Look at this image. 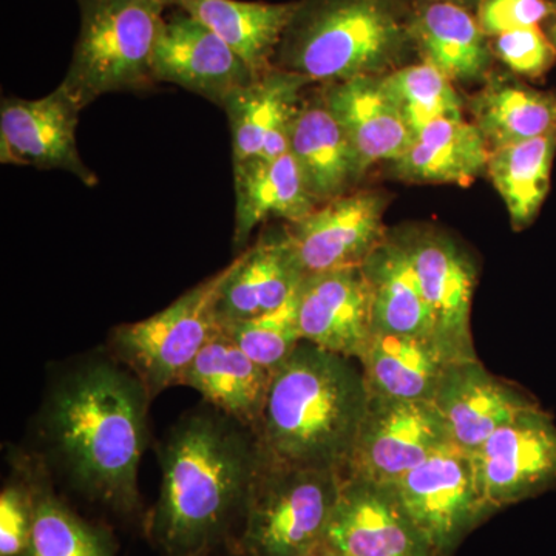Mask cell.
<instances>
[{
	"instance_id": "obj_32",
	"label": "cell",
	"mask_w": 556,
	"mask_h": 556,
	"mask_svg": "<svg viewBox=\"0 0 556 556\" xmlns=\"http://www.w3.org/2000/svg\"><path fill=\"white\" fill-rule=\"evenodd\" d=\"M380 79L413 134L433 121L463 118V102L453 80L428 62L399 67Z\"/></svg>"
},
{
	"instance_id": "obj_15",
	"label": "cell",
	"mask_w": 556,
	"mask_h": 556,
	"mask_svg": "<svg viewBox=\"0 0 556 556\" xmlns=\"http://www.w3.org/2000/svg\"><path fill=\"white\" fill-rule=\"evenodd\" d=\"M434 324V339L452 362L477 358L471 338V300L477 268L448 237L419 233L402 239Z\"/></svg>"
},
{
	"instance_id": "obj_5",
	"label": "cell",
	"mask_w": 556,
	"mask_h": 556,
	"mask_svg": "<svg viewBox=\"0 0 556 556\" xmlns=\"http://www.w3.org/2000/svg\"><path fill=\"white\" fill-rule=\"evenodd\" d=\"M79 36L61 86L86 109L105 93L155 86L164 11L146 0H78Z\"/></svg>"
},
{
	"instance_id": "obj_10",
	"label": "cell",
	"mask_w": 556,
	"mask_h": 556,
	"mask_svg": "<svg viewBox=\"0 0 556 556\" xmlns=\"http://www.w3.org/2000/svg\"><path fill=\"white\" fill-rule=\"evenodd\" d=\"M478 482L493 511L556 486V426L538 407L526 409L471 453Z\"/></svg>"
},
{
	"instance_id": "obj_27",
	"label": "cell",
	"mask_w": 556,
	"mask_h": 556,
	"mask_svg": "<svg viewBox=\"0 0 556 556\" xmlns=\"http://www.w3.org/2000/svg\"><path fill=\"white\" fill-rule=\"evenodd\" d=\"M490 149L477 124L444 118L427 124L394 161L399 178L413 182L467 186L489 164Z\"/></svg>"
},
{
	"instance_id": "obj_23",
	"label": "cell",
	"mask_w": 556,
	"mask_h": 556,
	"mask_svg": "<svg viewBox=\"0 0 556 556\" xmlns=\"http://www.w3.org/2000/svg\"><path fill=\"white\" fill-rule=\"evenodd\" d=\"M233 182L236 249L247 244L260 223L268 218L295 223L317 207L298 161L289 152L274 160L251 159L233 163Z\"/></svg>"
},
{
	"instance_id": "obj_11",
	"label": "cell",
	"mask_w": 556,
	"mask_h": 556,
	"mask_svg": "<svg viewBox=\"0 0 556 556\" xmlns=\"http://www.w3.org/2000/svg\"><path fill=\"white\" fill-rule=\"evenodd\" d=\"M83 108L60 86L39 100L5 98L0 108V161L40 170H64L87 188L97 175L84 164L76 144Z\"/></svg>"
},
{
	"instance_id": "obj_12",
	"label": "cell",
	"mask_w": 556,
	"mask_h": 556,
	"mask_svg": "<svg viewBox=\"0 0 556 556\" xmlns=\"http://www.w3.org/2000/svg\"><path fill=\"white\" fill-rule=\"evenodd\" d=\"M339 556H434L393 484L343 478L324 540Z\"/></svg>"
},
{
	"instance_id": "obj_8",
	"label": "cell",
	"mask_w": 556,
	"mask_h": 556,
	"mask_svg": "<svg viewBox=\"0 0 556 556\" xmlns=\"http://www.w3.org/2000/svg\"><path fill=\"white\" fill-rule=\"evenodd\" d=\"M413 525L434 556H453L495 511L479 486L473 455L450 445L394 482Z\"/></svg>"
},
{
	"instance_id": "obj_38",
	"label": "cell",
	"mask_w": 556,
	"mask_h": 556,
	"mask_svg": "<svg viewBox=\"0 0 556 556\" xmlns=\"http://www.w3.org/2000/svg\"><path fill=\"white\" fill-rule=\"evenodd\" d=\"M146 2L152 3L153 7L163 11L177 9L178 5V0H146Z\"/></svg>"
},
{
	"instance_id": "obj_33",
	"label": "cell",
	"mask_w": 556,
	"mask_h": 556,
	"mask_svg": "<svg viewBox=\"0 0 556 556\" xmlns=\"http://www.w3.org/2000/svg\"><path fill=\"white\" fill-rule=\"evenodd\" d=\"M299 291L280 308L262 316L222 327L237 346L255 364L269 369L280 368L303 342L299 327Z\"/></svg>"
},
{
	"instance_id": "obj_19",
	"label": "cell",
	"mask_w": 556,
	"mask_h": 556,
	"mask_svg": "<svg viewBox=\"0 0 556 556\" xmlns=\"http://www.w3.org/2000/svg\"><path fill=\"white\" fill-rule=\"evenodd\" d=\"M364 175L379 161H394L412 144L413 130L379 76H357L327 84L324 90Z\"/></svg>"
},
{
	"instance_id": "obj_7",
	"label": "cell",
	"mask_w": 556,
	"mask_h": 556,
	"mask_svg": "<svg viewBox=\"0 0 556 556\" xmlns=\"http://www.w3.org/2000/svg\"><path fill=\"white\" fill-rule=\"evenodd\" d=\"M229 270L230 265L167 308L144 320L119 325L110 334L109 353L141 380L152 401L167 388L179 386L186 369L222 329L217 302Z\"/></svg>"
},
{
	"instance_id": "obj_18",
	"label": "cell",
	"mask_w": 556,
	"mask_h": 556,
	"mask_svg": "<svg viewBox=\"0 0 556 556\" xmlns=\"http://www.w3.org/2000/svg\"><path fill=\"white\" fill-rule=\"evenodd\" d=\"M308 84L305 76L273 65L226 101L232 163L274 160L288 152L289 127Z\"/></svg>"
},
{
	"instance_id": "obj_14",
	"label": "cell",
	"mask_w": 556,
	"mask_h": 556,
	"mask_svg": "<svg viewBox=\"0 0 556 556\" xmlns=\"http://www.w3.org/2000/svg\"><path fill=\"white\" fill-rule=\"evenodd\" d=\"M386 201L376 192L345 193L287 228L305 277L361 266L383 241Z\"/></svg>"
},
{
	"instance_id": "obj_22",
	"label": "cell",
	"mask_w": 556,
	"mask_h": 556,
	"mask_svg": "<svg viewBox=\"0 0 556 556\" xmlns=\"http://www.w3.org/2000/svg\"><path fill=\"white\" fill-rule=\"evenodd\" d=\"M303 98L289 127L288 152L298 161L311 195L320 206L345 195L362 175L354 150L324 93L311 100Z\"/></svg>"
},
{
	"instance_id": "obj_25",
	"label": "cell",
	"mask_w": 556,
	"mask_h": 556,
	"mask_svg": "<svg viewBox=\"0 0 556 556\" xmlns=\"http://www.w3.org/2000/svg\"><path fill=\"white\" fill-rule=\"evenodd\" d=\"M450 362L434 339L372 331L358 364L372 396L431 402Z\"/></svg>"
},
{
	"instance_id": "obj_17",
	"label": "cell",
	"mask_w": 556,
	"mask_h": 556,
	"mask_svg": "<svg viewBox=\"0 0 556 556\" xmlns=\"http://www.w3.org/2000/svg\"><path fill=\"white\" fill-rule=\"evenodd\" d=\"M298 300L305 342L361 361L372 336L371 291L362 266L305 277Z\"/></svg>"
},
{
	"instance_id": "obj_3",
	"label": "cell",
	"mask_w": 556,
	"mask_h": 556,
	"mask_svg": "<svg viewBox=\"0 0 556 556\" xmlns=\"http://www.w3.org/2000/svg\"><path fill=\"white\" fill-rule=\"evenodd\" d=\"M353 358L305 342L273 372L254 433L265 463L345 475L369 407Z\"/></svg>"
},
{
	"instance_id": "obj_29",
	"label": "cell",
	"mask_w": 556,
	"mask_h": 556,
	"mask_svg": "<svg viewBox=\"0 0 556 556\" xmlns=\"http://www.w3.org/2000/svg\"><path fill=\"white\" fill-rule=\"evenodd\" d=\"M21 455L35 493L30 540L22 556H119L110 527L80 517L58 495L53 477L38 457Z\"/></svg>"
},
{
	"instance_id": "obj_9",
	"label": "cell",
	"mask_w": 556,
	"mask_h": 556,
	"mask_svg": "<svg viewBox=\"0 0 556 556\" xmlns=\"http://www.w3.org/2000/svg\"><path fill=\"white\" fill-rule=\"evenodd\" d=\"M433 402L372 396L343 478L394 484L428 457L450 447Z\"/></svg>"
},
{
	"instance_id": "obj_13",
	"label": "cell",
	"mask_w": 556,
	"mask_h": 556,
	"mask_svg": "<svg viewBox=\"0 0 556 556\" xmlns=\"http://www.w3.org/2000/svg\"><path fill=\"white\" fill-rule=\"evenodd\" d=\"M152 70L155 83L175 84L222 109L255 78L225 40L181 9L164 17Z\"/></svg>"
},
{
	"instance_id": "obj_24",
	"label": "cell",
	"mask_w": 556,
	"mask_h": 556,
	"mask_svg": "<svg viewBox=\"0 0 556 556\" xmlns=\"http://www.w3.org/2000/svg\"><path fill=\"white\" fill-rule=\"evenodd\" d=\"M416 50L450 80H475L495 56L475 14L453 0H417L412 20Z\"/></svg>"
},
{
	"instance_id": "obj_1",
	"label": "cell",
	"mask_w": 556,
	"mask_h": 556,
	"mask_svg": "<svg viewBox=\"0 0 556 556\" xmlns=\"http://www.w3.org/2000/svg\"><path fill=\"white\" fill-rule=\"evenodd\" d=\"M152 397L141 380L104 353L51 371L35 417L38 457L87 503L144 525L139 464L149 445Z\"/></svg>"
},
{
	"instance_id": "obj_36",
	"label": "cell",
	"mask_w": 556,
	"mask_h": 556,
	"mask_svg": "<svg viewBox=\"0 0 556 556\" xmlns=\"http://www.w3.org/2000/svg\"><path fill=\"white\" fill-rule=\"evenodd\" d=\"M555 14L552 0H481L477 20L489 38L519 28L544 27Z\"/></svg>"
},
{
	"instance_id": "obj_26",
	"label": "cell",
	"mask_w": 556,
	"mask_h": 556,
	"mask_svg": "<svg viewBox=\"0 0 556 556\" xmlns=\"http://www.w3.org/2000/svg\"><path fill=\"white\" fill-rule=\"evenodd\" d=\"M295 2L244 0H178L177 9L203 22L225 40L237 56L258 76L274 65V58L298 10Z\"/></svg>"
},
{
	"instance_id": "obj_35",
	"label": "cell",
	"mask_w": 556,
	"mask_h": 556,
	"mask_svg": "<svg viewBox=\"0 0 556 556\" xmlns=\"http://www.w3.org/2000/svg\"><path fill=\"white\" fill-rule=\"evenodd\" d=\"M492 39L493 54L519 76L540 79L554 67L556 51L543 27L519 28Z\"/></svg>"
},
{
	"instance_id": "obj_4",
	"label": "cell",
	"mask_w": 556,
	"mask_h": 556,
	"mask_svg": "<svg viewBox=\"0 0 556 556\" xmlns=\"http://www.w3.org/2000/svg\"><path fill=\"white\" fill-rule=\"evenodd\" d=\"M417 0H299L274 65L334 84L396 70L415 49Z\"/></svg>"
},
{
	"instance_id": "obj_28",
	"label": "cell",
	"mask_w": 556,
	"mask_h": 556,
	"mask_svg": "<svg viewBox=\"0 0 556 556\" xmlns=\"http://www.w3.org/2000/svg\"><path fill=\"white\" fill-rule=\"evenodd\" d=\"M361 266L371 291L372 331L434 339L433 316L404 241L383 239Z\"/></svg>"
},
{
	"instance_id": "obj_37",
	"label": "cell",
	"mask_w": 556,
	"mask_h": 556,
	"mask_svg": "<svg viewBox=\"0 0 556 556\" xmlns=\"http://www.w3.org/2000/svg\"><path fill=\"white\" fill-rule=\"evenodd\" d=\"M552 2H554L555 5V14L546 22V24H544L543 28L556 51V0H552Z\"/></svg>"
},
{
	"instance_id": "obj_16",
	"label": "cell",
	"mask_w": 556,
	"mask_h": 556,
	"mask_svg": "<svg viewBox=\"0 0 556 556\" xmlns=\"http://www.w3.org/2000/svg\"><path fill=\"white\" fill-rule=\"evenodd\" d=\"M431 402L452 444L468 453L477 452L522 412L540 405L521 388L493 376L478 357L450 362Z\"/></svg>"
},
{
	"instance_id": "obj_6",
	"label": "cell",
	"mask_w": 556,
	"mask_h": 556,
	"mask_svg": "<svg viewBox=\"0 0 556 556\" xmlns=\"http://www.w3.org/2000/svg\"><path fill=\"white\" fill-rule=\"evenodd\" d=\"M342 481L336 471L263 459L233 556H302L320 546Z\"/></svg>"
},
{
	"instance_id": "obj_39",
	"label": "cell",
	"mask_w": 556,
	"mask_h": 556,
	"mask_svg": "<svg viewBox=\"0 0 556 556\" xmlns=\"http://www.w3.org/2000/svg\"><path fill=\"white\" fill-rule=\"evenodd\" d=\"M302 556H339V555H336L334 552L331 551V548L325 546V544L321 543L320 546L313 548V551H309L308 554H305Z\"/></svg>"
},
{
	"instance_id": "obj_40",
	"label": "cell",
	"mask_w": 556,
	"mask_h": 556,
	"mask_svg": "<svg viewBox=\"0 0 556 556\" xmlns=\"http://www.w3.org/2000/svg\"><path fill=\"white\" fill-rule=\"evenodd\" d=\"M453 2L460 3V5L466 7H473V9H477V5L481 0H453Z\"/></svg>"
},
{
	"instance_id": "obj_34",
	"label": "cell",
	"mask_w": 556,
	"mask_h": 556,
	"mask_svg": "<svg viewBox=\"0 0 556 556\" xmlns=\"http://www.w3.org/2000/svg\"><path fill=\"white\" fill-rule=\"evenodd\" d=\"M10 457L13 475L0 492V556H22L30 540L35 493L21 452Z\"/></svg>"
},
{
	"instance_id": "obj_30",
	"label": "cell",
	"mask_w": 556,
	"mask_h": 556,
	"mask_svg": "<svg viewBox=\"0 0 556 556\" xmlns=\"http://www.w3.org/2000/svg\"><path fill=\"white\" fill-rule=\"evenodd\" d=\"M556 131L493 149L486 172L506 203L511 225L525 229L540 214L551 189Z\"/></svg>"
},
{
	"instance_id": "obj_21",
	"label": "cell",
	"mask_w": 556,
	"mask_h": 556,
	"mask_svg": "<svg viewBox=\"0 0 556 556\" xmlns=\"http://www.w3.org/2000/svg\"><path fill=\"white\" fill-rule=\"evenodd\" d=\"M270 379L269 369L255 364L219 329L186 369L179 386L199 391L207 405L255 430Z\"/></svg>"
},
{
	"instance_id": "obj_20",
	"label": "cell",
	"mask_w": 556,
	"mask_h": 556,
	"mask_svg": "<svg viewBox=\"0 0 556 556\" xmlns=\"http://www.w3.org/2000/svg\"><path fill=\"white\" fill-rule=\"evenodd\" d=\"M303 280L287 229L262 237L230 263L218 295L219 328L280 308Z\"/></svg>"
},
{
	"instance_id": "obj_31",
	"label": "cell",
	"mask_w": 556,
	"mask_h": 556,
	"mask_svg": "<svg viewBox=\"0 0 556 556\" xmlns=\"http://www.w3.org/2000/svg\"><path fill=\"white\" fill-rule=\"evenodd\" d=\"M473 115L490 149L556 131V91L492 84L475 98Z\"/></svg>"
},
{
	"instance_id": "obj_2",
	"label": "cell",
	"mask_w": 556,
	"mask_h": 556,
	"mask_svg": "<svg viewBox=\"0 0 556 556\" xmlns=\"http://www.w3.org/2000/svg\"><path fill=\"white\" fill-rule=\"evenodd\" d=\"M161 489L142 533L163 556H233L263 467L254 430L204 402L159 442Z\"/></svg>"
}]
</instances>
